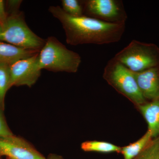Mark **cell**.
I'll use <instances>...</instances> for the list:
<instances>
[{
  "label": "cell",
  "mask_w": 159,
  "mask_h": 159,
  "mask_svg": "<svg viewBox=\"0 0 159 159\" xmlns=\"http://www.w3.org/2000/svg\"><path fill=\"white\" fill-rule=\"evenodd\" d=\"M48 10L61 23L66 42L70 45L117 43L125 32V24L106 22L85 15L74 17L66 13L59 6H50Z\"/></svg>",
  "instance_id": "6da1fadb"
},
{
  "label": "cell",
  "mask_w": 159,
  "mask_h": 159,
  "mask_svg": "<svg viewBox=\"0 0 159 159\" xmlns=\"http://www.w3.org/2000/svg\"><path fill=\"white\" fill-rule=\"evenodd\" d=\"M39 53L9 66L10 88L13 86L31 87L37 82L41 71L39 65Z\"/></svg>",
  "instance_id": "52a82bcc"
},
{
  "label": "cell",
  "mask_w": 159,
  "mask_h": 159,
  "mask_svg": "<svg viewBox=\"0 0 159 159\" xmlns=\"http://www.w3.org/2000/svg\"><path fill=\"white\" fill-rule=\"evenodd\" d=\"M143 118L148 124V129L152 138L159 136V99L148 101L137 106Z\"/></svg>",
  "instance_id": "8fae6325"
},
{
  "label": "cell",
  "mask_w": 159,
  "mask_h": 159,
  "mask_svg": "<svg viewBox=\"0 0 159 159\" xmlns=\"http://www.w3.org/2000/svg\"><path fill=\"white\" fill-rule=\"evenodd\" d=\"M152 139V135L148 130L136 142L121 147L120 153L124 159H133L142 152Z\"/></svg>",
  "instance_id": "7c38bea8"
},
{
  "label": "cell",
  "mask_w": 159,
  "mask_h": 159,
  "mask_svg": "<svg viewBox=\"0 0 159 159\" xmlns=\"http://www.w3.org/2000/svg\"><path fill=\"white\" fill-rule=\"evenodd\" d=\"M38 61L41 70L75 73L81 63V57L77 52L68 49L56 38L51 36L45 40L39 51Z\"/></svg>",
  "instance_id": "7a4b0ae2"
},
{
  "label": "cell",
  "mask_w": 159,
  "mask_h": 159,
  "mask_svg": "<svg viewBox=\"0 0 159 159\" xmlns=\"http://www.w3.org/2000/svg\"><path fill=\"white\" fill-rule=\"evenodd\" d=\"M8 15L5 9V2L4 1L0 0V22L5 21Z\"/></svg>",
  "instance_id": "d6986e66"
},
{
  "label": "cell",
  "mask_w": 159,
  "mask_h": 159,
  "mask_svg": "<svg viewBox=\"0 0 159 159\" xmlns=\"http://www.w3.org/2000/svg\"><path fill=\"white\" fill-rule=\"evenodd\" d=\"M0 41L22 48L39 51L45 40L38 36L27 25L21 12L11 14L0 22Z\"/></svg>",
  "instance_id": "3957f363"
},
{
  "label": "cell",
  "mask_w": 159,
  "mask_h": 159,
  "mask_svg": "<svg viewBox=\"0 0 159 159\" xmlns=\"http://www.w3.org/2000/svg\"><path fill=\"white\" fill-rule=\"evenodd\" d=\"M62 10L66 13L74 17L84 15L82 2L78 0H62L61 1Z\"/></svg>",
  "instance_id": "2e32d148"
},
{
  "label": "cell",
  "mask_w": 159,
  "mask_h": 159,
  "mask_svg": "<svg viewBox=\"0 0 159 159\" xmlns=\"http://www.w3.org/2000/svg\"><path fill=\"white\" fill-rule=\"evenodd\" d=\"M39 52L0 41V63L10 66L20 60L31 57Z\"/></svg>",
  "instance_id": "30bf717a"
},
{
  "label": "cell",
  "mask_w": 159,
  "mask_h": 159,
  "mask_svg": "<svg viewBox=\"0 0 159 159\" xmlns=\"http://www.w3.org/2000/svg\"><path fill=\"white\" fill-rule=\"evenodd\" d=\"M2 110L0 107V137L12 135L13 134L9 129L3 116Z\"/></svg>",
  "instance_id": "e0dca14e"
},
{
  "label": "cell",
  "mask_w": 159,
  "mask_h": 159,
  "mask_svg": "<svg viewBox=\"0 0 159 159\" xmlns=\"http://www.w3.org/2000/svg\"><path fill=\"white\" fill-rule=\"evenodd\" d=\"M9 65L0 63V107L2 109L5 106V97L10 89Z\"/></svg>",
  "instance_id": "5bb4252c"
},
{
  "label": "cell",
  "mask_w": 159,
  "mask_h": 159,
  "mask_svg": "<svg viewBox=\"0 0 159 159\" xmlns=\"http://www.w3.org/2000/svg\"><path fill=\"white\" fill-rule=\"evenodd\" d=\"M84 15L113 24H125L127 14L121 0L81 1Z\"/></svg>",
  "instance_id": "8992f818"
},
{
  "label": "cell",
  "mask_w": 159,
  "mask_h": 159,
  "mask_svg": "<svg viewBox=\"0 0 159 159\" xmlns=\"http://www.w3.org/2000/svg\"><path fill=\"white\" fill-rule=\"evenodd\" d=\"M11 159H46L24 139L13 135L0 137V157Z\"/></svg>",
  "instance_id": "ba28073f"
},
{
  "label": "cell",
  "mask_w": 159,
  "mask_h": 159,
  "mask_svg": "<svg viewBox=\"0 0 159 159\" xmlns=\"http://www.w3.org/2000/svg\"><path fill=\"white\" fill-rule=\"evenodd\" d=\"M133 159H159V136L152 139L142 152Z\"/></svg>",
  "instance_id": "9a60e30c"
},
{
  "label": "cell",
  "mask_w": 159,
  "mask_h": 159,
  "mask_svg": "<svg viewBox=\"0 0 159 159\" xmlns=\"http://www.w3.org/2000/svg\"></svg>",
  "instance_id": "44dd1931"
},
{
  "label": "cell",
  "mask_w": 159,
  "mask_h": 159,
  "mask_svg": "<svg viewBox=\"0 0 159 159\" xmlns=\"http://www.w3.org/2000/svg\"><path fill=\"white\" fill-rule=\"evenodd\" d=\"M102 77L117 92L132 102L135 107L148 102L140 92L134 72L114 57L106 65Z\"/></svg>",
  "instance_id": "277c9868"
},
{
  "label": "cell",
  "mask_w": 159,
  "mask_h": 159,
  "mask_svg": "<svg viewBox=\"0 0 159 159\" xmlns=\"http://www.w3.org/2000/svg\"><path fill=\"white\" fill-rule=\"evenodd\" d=\"M134 74L140 92L147 101L159 99V65Z\"/></svg>",
  "instance_id": "9c48e42d"
},
{
  "label": "cell",
  "mask_w": 159,
  "mask_h": 159,
  "mask_svg": "<svg viewBox=\"0 0 159 159\" xmlns=\"http://www.w3.org/2000/svg\"><path fill=\"white\" fill-rule=\"evenodd\" d=\"M22 2V1L20 0H9L7 1L8 8L11 11V14L18 12V9Z\"/></svg>",
  "instance_id": "ac0fdd59"
},
{
  "label": "cell",
  "mask_w": 159,
  "mask_h": 159,
  "mask_svg": "<svg viewBox=\"0 0 159 159\" xmlns=\"http://www.w3.org/2000/svg\"><path fill=\"white\" fill-rule=\"evenodd\" d=\"M46 159H62L60 157L54 155H51L48 158Z\"/></svg>",
  "instance_id": "ffe728a7"
},
{
  "label": "cell",
  "mask_w": 159,
  "mask_h": 159,
  "mask_svg": "<svg viewBox=\"0 0 159 159\" xmlns=\"http://www.w3.org/2000/svg\"><path fill=\"white\" fill-rule=\"evenodd\" d=\"M81 149L87 152H97L102 153H120L121 147L112 143L104 141H85L81 143Z\"/></svg>",
  "instance_id": "4fadbf2b"
},
{
  "label": "cell",
  "mask_w": 159,
  "mask_h": 159,
  "mask_svg": "<svg viewBox=\"0 0 159 159\" xmlns=\"http://www.w3.org/2000/svg\"><path fill=\"white\" fill-rule=\"evenodd\" d=\"M114 58L134 73L159 65V48L155 44L133 40Z\"/></svg>",
  "instance_id": "5b68a950"
}]
</instances>
